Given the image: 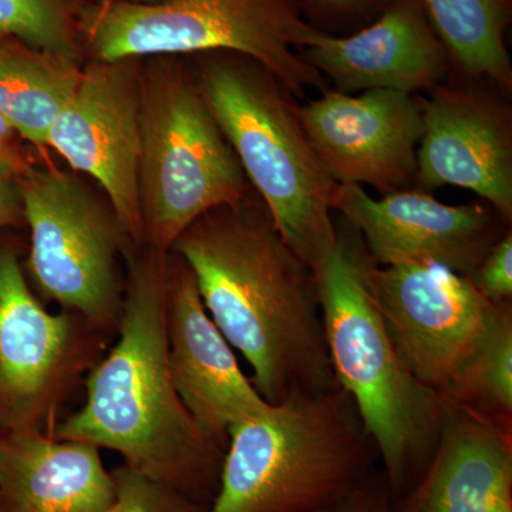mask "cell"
Listing matches in <instances>:
<instances>
[{
  "label": "cell",
  "mask_w": 512,
  "mask_h": 512,
  "mask_svg": "<svg viewBox=\"0 0 512 512\" xmlns=\"http://www.w3.org/2000/svg\"><path fill=\"white\" fill-rule=\"evenodd\" d=\"M171 251L191 269L208 315L247 359L265 402L338 384L315 271L279 234L261 198L207 212Z\"/></svg>",
  "instance_id": "1"
},
{
  "label": "cell",
  "mask_w": 512,
  "mask_h": 512,
  "mask_svg": "<svg viewBox=\"0 0 512 512\" xmlns=\"http://www.w3.org/2000/svg\"><path fill=\"white\" fill-rule=\"evenodd\" d=\"M168 254L153 247L130 259L120 336L87 377V399L57 427L56 440L110 448L126 466L210 505L225 451L202 434L171 379L165 299Z\"/></svg>",
  "instance_id": "2"
},
{
  "label": "cell",
  "mask_w": 512,
  "mask_h": 512,
  "mask_svg": "<svg viewBox=\"0 0 512 512\" xmlns=\"http://www.w3.org/2000/svg\"><path fill=\"white\" fill-rule=\"evenodd\" d=\"M367 252L339 235L313 271L330 367L376 453L393 500L423 474L436 448L447 403L413 375L367 289Z\"/></svg>",
  "instance_id": "3"
},
{
  "label": "cell",
  "mask_w": 512,
  "mask_h": 512,
  "mask_svg": "<svg viewBox=\"0 0 512 512\" xmlns=\"http://www.w3.org/2000/svg\"><path fill=\"white\" fill-rule=\"evenodd\" d=\"M376 448L342 387L292 394L229 431L208 512H329Z\"/></svg>",
  "instance_id": "4"
},
{
  "label": "cell",
  "mask_w": 512,
  "mask_h": 512,
  "mask_svg": "<svg viewBox=\"0 0 512 512\" xmlns=\"http://www.w3.org/2000/svg\"><path fill=\"white\" fill-rule=\"evenodd\" d=\"M198 89L289 247L313 269L335 248L336 184L306 136L293 94L251 57L195 55Z\"/></svg>",
  "instance_id": "5"
},
{
  "label": "cell",
  "mask_w": 512,
  "mask_h": 512,
  "mask_svg": "<svg viewBox=\"0 0 512 512\" xmlns=\"http://www.w3.org/2000/svg\"><path fill=\"white\" fill-rule=\"evenodd\" d=\"M316 32L299 0H99L84 6L80 19L83 47L94 60L238 53L261 63L298 97L325 87L299 55Z\"/></svg>",
  "instance_id": "6"
},
{
  "label": "cell",
  "mask_w": 512,
  "mask_h": 512,
  "mask_svg": "<svg viewBox=\"0 0 512 512\" xmlns=\"http://www.w3.org/2000/svg\"><path fill=\"white\" fill-rule=\"evenodd\" d=\"M141 70L140 197L144 242L171 252L198 218L247 198L238 157L180 56Z\"/></svg>",
  "instance_id": "7"
},
{
  "label": "cell",
  "mask_w": 512,
  "mask_h": 512,
  "mask_svg": "<svg viewBox=\"0 0 512 512\" xmlns=\"http://www.w3.org/2000/svg\"><path fill=\"white\" fill-rule=\"evenodd\" d=\"M30 229L29 268L40 291L97 326L119 323L117 255L130 239L110 205L79 178L30 167L18 180Z\"/></svg>",
  "instance_id": "8"
},
{
  "label": "cell",
  "mask_w": 512,
  "mask_h": 512,
  "mask_svg": "<svg viewBox=\"0 0 512 512\" xmlns=\"http://www.w3.org/2000/svg\"><path fill=\"white\" fill-rule=\"evenodd\" d=\"M363 276L404 363L446 402L493 303L443 265L380 266L367 254Z\"/></svg>",
  "instance_id": "9"
},
{
  "label": "cell",
  "mask_w": 512,
  "mask_h": 512,
  "mask_svg": "<svg viewBox=\"0 0 512 512\" xmlns=\"http://www.w3.org/2000/svg\"><path fill=\"white\" fill-rule=\"evenodd\" d=\"M141 59L94 60L47 134L52 147L106 192L134 245L144 244L140 197Z\"/></svg>",
  "instance_id": "10"
},
{
  "label": "cell",
  "mask_w": 512,
  "mask_h": 512,
  "mask_svg": "<svg viewBox=\"0 0 512 512\" xmlns=\"http://www.w3.org/2000/svg\"><path fill=\"white\" fill-rule=\"evenodd\" d=\"M330 205L380 266L437 264L467 276L507 232L491 207L444 204L416 188L376 200L362 185L338 184Z\"/></svg>",
  "instance_id": "11"
},
{
  "label": "cell",
  "mask_w": 512,
  "mask_h": 512,
  "mask_svg": "<svg viewBox=\"0 0 512 512\" xmlns=\"http://www.w3.org/2000/svg\"><path fill=\"white\" fill-rule=\"evenodd\" d=\"M302 126L336 184L372 185L384 195L416 184L421 101L399 90L360 96L323 90L299 106Z\"/></svg>",
  "instance_id": "12"
},
{
  "label": "cell",
  "mask_w": 512,
  "mask_h": 512,
  "mask_svg": "<svg viewBox=\"0 0 512 512\" xmlns=\"http://www.w3.org/2000/svg\"><path fill=\"white\" fill-rule=\"evenodd\" d=\"M423 134L416 184L466 188L488 202L505 224L512 220L511 109L477 87L439 86L421 101Z\"/></svg>",
  "instance_id": "13"
},
{
  "label": "cell",
  "mask_w": 512,
  "mask_h": 512,
  "mask_svg": "<svg viewBox=\"0 0 512 512\" xmlns=\"http://www.w3.org/2000/svg\"><path fill=\"white\" fill-rule=\"evenodd\" d=\"M165 326L175 392L202 434L225 451L229 431L265 412L269 403L242 373L181 258L175 265L168 261Z\"/></svg>",
  "instance_id": "14"
},
{
  "label": "cell",
  "mask_w": 512,
  "mask_h": 512,
  "mask_svg": "<svg viewBox=\"0 0 512 512\" xmlns=\"http://www.w3.org/2000/svg\"><path fill=\"white\" fill-rule=\"evenodd\" d=\"M299 55L342 93L434 90L454 69L423 0H394L349 35L318 30Z\"/></svg>",
  "instance_id": "15"
},
{
  "label": "cell",
  "mask_w": 512,
  "mask_h": 512,
  "mask_svg": "<svg viewBox=\"0 0 512 512\" xmlns=\"http://www.w3.org/2000/svg\"><path fill=\"white\" fill-rule=\"evenodd\" d=\"M76 326L47 312L30 291L18 256L0 251V406L15 430L47 413L76 357Z\"/></svg>",
  "instance_id": "16"
},
{
  "label": "cell",
  "mask_w": 512,
  "mask_h": 512,
  "mask_svg": "<svg viewBox=\"0 0 512 512\" xmlns=\"http://www.w3.org/2000/svg\"><path fill=\"white\" fill-rule=\"evenodd\" d=\"M394 512H512V431L447 404L429 464Z\"/></svg>",
  "instance_id": "17"
},
{
  "label": "cell",
  "mask_w": 512,
  "mask_h": 512,
  "mask_svg": "<svg viewBox=\"0 0 512 512\" xmlns=\"http://www.w3.org/2000/svg\"><path fill=\"white\" fill-rule=\"evenodd\" d=\"M100 448L32 429L0 439V498L8 512H103L116 500Z\"/></svg>",
  "instance_id": "18"
},
{
  "label": "cell",
  "mask_w": 512,
  "mask_h": 512,
  "mask_svg": "<svg viewBox=\"0 0 512 512\" xmlns=\"http://www.w3.org/2000/svg\"><path fill=\"white\" fill-rule=\"evenodd\" d=\"M82 72L76 60L0 36V114L23 140L46 147L47 134Z\"/></svg>",
  "instance_id": "19"
},
{
  "label": "cell",
  "mask_w": 512,
  "mask_h": 512,
  "mask_svg": "<svg viewBox=\"0 0 512 512\" xmlns=\"http://www.w3.org/2000/svg\"><path fill=\"white\" fill-rule=\"evenodd\" d=\"M431 25L446 46L454 69L512 89V64L505 33L512 0H423Z\"/></svg>",
  "instance_id": "20"
},
{
  "label": "cell",
  "mask_w": 512,
  "mask_h": 512,
  "mask_svg": "<svg viewBox=\"0 0 512 512\" xmlns=\"http://www.w3.org/2000/svg\"><path fill=\"white\" fill-rule=\"evenodd\" d=\"M446 403L512 431V303L491 308Z\"/></svg>",
  "instance_id": "21"
},
{
  "label": "cell",
  "mask_w": 512,
  "mask_h": 512,
  "mask_svg": "<svg viewBox=\"0 0 512 512\" xmlns=\"http://www.w3.org/2000/svg\"><path fill=\"white\" fill-rule=\"evenodd\" d=\"M84 0H0V36L79 62Z\"/></svg>",
  "instance_id": "22"
},
{
  "label": "cell",
  "mask_w": 512,
  "mask_h": 512,
  "mask_svg": "<svg viewBox=\"0 0 512 512\" xmlns=\"http://www.w3.org/2000/svg\"><path fill=\"white\" fill-rule=\"evenodd\" d=\"M116 500L103 512H208L197 503L153 478L124 466L113 471Z\"/></svg>",
  "instance_id": "23"
},
{
  "label": "cell",
  "mask_w": 512,
  "mask_h": 512,
  "mask_svg": "<svg viewBox=\"0 0 512 512\" xmlns=\"http://www.w3.org/2000/svg\"><path fill=\"white\" fill-rule=\"evenodd\" d=\"M394 0H299L303 18L328 35H349L379 18Z\"/></svg>",
  "instance_id": "24"
},
{
  "label": "cell",
  "mask_w": 512,
  "mask_h": 512,
  "mask_svg": "<svg viewBox=\"0 0 512 512\" xmlns=\"http://www.w3.org/2000/svg\"><path fill=\"white\" fill-rule=\"evenodd\" d=\"M474 288L493 305L512 301V232L498 239L477 268L467 275Z\"/></svg>",
  "instance_id": "25"
},
{
  "label": "cell",
  "mask_w": 512,
  "mask_h": 512,
  "mask_svg": "<svg viewBox=\"0 0 512 512\" xmlns=\"http://www.w3.org/2000/svg\"><path fill=\"white\" fill-rule=\"evenodd\" d=\"M386 478L369 474L355 490L329 512H394Z\"/></svg>",
  "instance_id": "26"
},
{
  "label": "cell",
  "mask_w": 512,
  "mask_h": 512,
  "mask_svg": "<svg viewBox=\"0 0 512 512\" xmlns=\"http://www.w3.org/2000/svg\"><path fill=\"white\" fill-rule=\"evenodd\" d=\"M20 140L22 137L0 114V170L12 175L16 180L32 167L23 153Z\"/></svg>",
  "instance_id": "27"
},
{
  "label": "cell",
  "mask_w": 512,
  "mask_h": 512,
  "mask_svg": "<svg viewBox=\"0 0 512 512\" xmlns=\"http://www.w3.org/2000/svg\"><path fill=\"white\" fill-rule=\"evenodd\" d=\"M20 208L22 204L16 178L0 170V228L13 224L18 218Z\"/></svg>",
  "instance_id": "28"
},
{
  "label": "cell",
  "mask_w": 512,
  "mask_h": 512,
  "mask_svg": "<svg viewBox=\"0 0 512 512\" xmlns=\"http://www.w3.org/2000/svg\"><path fill=\"white\" fill-rule=\"evenodd\" d=\"M126 2L143 3V5H150V3L163 2V0H126Z\"/></svg>",
  "instance_id": "29"
}]
</instances>
